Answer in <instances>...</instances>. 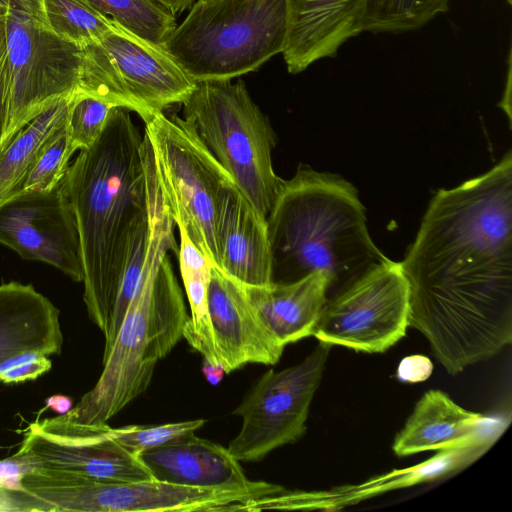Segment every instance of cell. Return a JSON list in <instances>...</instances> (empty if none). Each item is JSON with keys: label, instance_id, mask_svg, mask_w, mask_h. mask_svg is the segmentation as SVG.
<instances>
[{"label": "cell", "instance_id": "13", "mask_svg": "<svg viewBox=\"0 0 512 512\" xmlns=\"http://www.w3.org/2000/svg\"><path fill=\"white\" fill-rule=\"evenodd\" d=\"M0 244L82 282L80 239L64 178L51 190L21 193L0 205Z\"/></svg>", "mask_w": 512, "mask_h": 512}, {"label": "cell", "instance_id": "29", "mask_svg": "<svg viewBox=\"0 0 512 512\" xmlns=\"http://www.w3.org/2000/svg\"><path fill=\"white\" fill-rule=\"evenodd\" d=\"M52 367L49 356L29 351L16 354L0 363V381L4 384L35 380Z\"/></svg>", "mask_w": 512, "mask_h": 512}, {"label": "cell", "instance_id": "21", "mask_svg": "<svg viewBox=\"0 0 512 512\" xmlns=\"http://www.w3.org/2000/svg\"><path fill=\"white\" fill-rule=\"evenodd\" d=\"M178 229L180 245L177 257L191 310V316L184 326L183 337L204 360L220 365L208 312V287L212 264L192 243L186 231L182 227Z\"/></svg>", "mask_w": 512, "mask_h": 512}, {"label": "cell", "instance_id": "10", "mask_svg": "<svg viewBox=\"0 0 512 512\" xmlns=\"http://www.w3.org/2000/svg\"><path fill=\"white\" fill-rule=\"evenodd\" d=\"M331 345L323 342L300 363L265 372L233 411L241 429L227 449L239 462H255L299 440L320 384Z\"/></svg>", "mask_w": 512, "mask_h": 512}, {"label": "cell", "instance_id": "37", "mask_svg": "<svg viewBox=\"0 0 512 512\" xmlns=\"http://www.w3.org/2000/svg\"><path fill=\"white\" fill-rule=\"evenodd\" d=\"M198 1H200V0H189L190 6H192L194 3L198 2Z\"/></svg>", "mask_w": 512, "mask_h": 512}, {"label": "cell", "instance_id": "17", "mask_svg": "<svg viewBox=\"0 0 512 512\" xmlns=\"http://www.w3.org/2000/svg\"><path fill=\"white\" fill-rule=\"evenodd\" d=\"M219 269L241 284L271 283V250L266 218L234 181L222 190L216 215Z\"/></svg>", "mask_w": 512, "mask_h": 512}, {"label": "cell", "instance_id": "3", "mask_svg": "<svg viewBox=\"0 0 512 512\" xmlns=\"http://www.w3.org/2000/svg\"><path fill=\"white\" fill-rule=\"evenodd\" d=\"M266 224L271 282L322 272L327 299L392 261L371 239L356 188L306 165L282 181Z\"/></svg>", "mask_w": 512, "mask_h": 512}, {"label": "cell", "instance_id": "2", "mask_svg": "<svg viewBox=\"0 0 512 512\" xmlns=\"http://www.w3.org/2000/svg\"><path fill=\"white\" fill-rule=\"evenodd\" d=\"M130 112L114 107L100 137L79 151L64 176L80 239L83 300L104 336L131 248L149 223V143Z\"/></svg>", "mask_w": 512, "mask_h": 512}, {"label": "cell", "instance_id": "7", "mask_svg": "<svg viewBox=\"0 0 512 512\" xmlns=\"http://www.w3.org/2000/svg\"><path fill=\"white\" fill-rule=\"evenodd\" d=\"M144 122L156 180L177 227L219 268L216 215L223 188L234 181L183 117L157 113Z\"/></svg>", "mask_w": 512, "mask_h": 512}, {"label": "cell", "instance_id": "19", "mask_svg": "<svg viewBox=\"0 0 512 512\" xmlns=\"http://www.w3.org/2000/svg\"><path fill=\"white\" fill-rule=\"evenodd\" d=\"M242 285L261 321L283 346L313 335L328 298L322 272L289 283Z\"/></svg>", "mask_w": 512, "mask_h": 512}, {"label": "cell", "instance_id": "36", "mask_svg": "<svg viewBox=\"0 0 512 512\" xmlns=\"http://www.w3.org/2000/svg\"><path fill=\"white\" fill-rule=\"evenodd\" d=\"M11 0H0V16H6Z\"/></svg>", "mask_w": 512, "mask_h": 512}, {"label": "cell", "instance_id": "9", "mask_svg": "<svg viewBox=\"0 0 512 512\" xmlns=\"http://www.w3.org/2000/svg\"><path fill=\"white\" fill-rule=\"evenodd\" d=\"M6 26L11 88L0 150L41 112L78 92L82 67V48L48 27L41 0H11Z\"/></svg>", "mask_w": 512, "mask_h": 512}, {"label": "cell", "instance_id": "1", "mask_svg": "<svg viewBox=\"0 0 512 512\" xmlns=\"http://www.w3.org/2000/svg\"><path fill=\"white\" fill-rule=\"evenodd\" d=\"M409 326L452 375L512 340V153L431 199L399 262Z\"/></svg>", "mask_w": 512, "mask_h": 512}, {"label": "cell", "instance_id": "30", "mask_svg": "<svg viewBox=\"0 0 512 512\" xmlns=\"http://www.w3.org/2000/svg\"><path fill=\"white\" fill-rule=\"evenodd\" d=\"M11 88L6 16H0V138L5 128Z\"/></svg>", "mask_w": 512, "mask_h": 512}, {"label": "cell", "instance_id": "12", "mask_svg": "<svg viewBox=\"0 0 512 512\" xmlns=\"http://www.w3.org/2000/svg\"><path fill=\"white\" fill-rule=\"evenodd\" d=\"M19 451L40 469L112 482L153 479L139 456L113 439L107 424L73 423L60 414L30 423Z\"/></svg>", "mask_w": 512, "mask_h": 512}, {"label": "cell", "instance_id": "14", "mask_svg": "<svg viewBox=\"0 0 512 512\" xmlns=\"http://www.w3.org/2000/svg\"><path fill=\"white\" fill-rule=\"evenodd\" d=\"M208 312L215 347L225 374L249 363L276 364L285 348L264 325L243 285L212 266Z\"/></svg>", "mask_w": 512, "mask_h": 512}, {"label": "cell", "instance_id": "26", "mask_svg": "<svg viewBox=\"0 0 512 512\" xmlns=\"http://www.w3.org/2000/svg\"><path fill=\"white\" fill-rule=\"evenodd\" d=\"M72 156L66 121L50 137L11 197L56 187L63 180Z\"/></svg>", "mask_w": 512, "mask_h": 512}, {"label": "cell", "instance_id": "18", "mask_svg": "<svg viewBox=\"0 0 512 512\" xmlns=\"http://www.w3.org/2000/svg\"><path fill=\"white\" fill-rule=\"evenodd\" d=\"M58 308L31 284H0V363L19 353L59 354Z\"/></svg>", "mask_w": 512, "mask_h": 512}, {"label": "cell", "instance_id": "31", "mask_svg": "<svg viewBox=\"0 0 512 512\" xmlns=\"http://www.w3.org/2000/svg\"><path fill=\"white\" fill-rule=\"evenodd\" d=\"M36 469L33 460L21 451L0 460V485L21 490V478Z\"/></svg>", "mask_w": 512, "mask_h": 512}, {"label": "cell", "instance_id": "25", "mask_svg": "<svg viewBox=\"0 0 512 512\" xmlns=\"http://www.w3.org/2000/svg\"><path fill=\"white\" fill-rule=\"evenodd\" d=\"M448 10L449 0H366L364 31L415 30Z\"/></svg>", "mask_w": 512, "mask_h": 512}, {"label": "cell", "instance_id": "27", "mask_svg": "<svg viewBox=\"0 0 512 512\" xmlns=\"http://www.w3.org/2000/svg\"><path fill=\"white\" fill-rule=\"evenodd\" d=\"M115 105L97 97L76 93L69 100L67 130L70 151L91 147L100 137Z\"/></svg>", "mask_w": 512, "mask_h": 512}, {"label": "cell", "instance_id": "28", "mask_svg": "<svg viewBox=\"0 0 512 512\" xmlns=\"http://www.w3.org/2000/svg\"><path fill=\"white\" fill-rule=\"evenodd\" d=\"M205 422L204 419H196L161 425H128L111 428V436L128 451L139 455L145 450L162 446L181 436L193 433Z\"/></svg>", "mask_w": 512, "mask_h": 512}, {"label": "cell", "instance_id": "20", "mask_svg": "<svg viewBox=\"0 0 512 512\" xmlns=\"http://www.w3.org/2000/svg\"><path fill=\"white\" fill-rule=\"evenodd\" d=\"M485 416L466 410L440 390L427 391L398 432L393 451L399 457L460 448L471 442Z\"/></svg>", "mask_w": 512, "mask_h": 512}, {"label": "cell", "instance_id": "24", "mask_svg": "<svg viewBox=\"0 0 512 512\" xmlns=\"http://www.w3.org/2000/svg\"><path fill=\"white\" fill-rule=\"evenodd\" d=\"M135 35L163 45L177 26L176 18L154 0H84Z\"/></svg>", "mask_w": 512, "mask_h": 512}, {"label": "cell", "instance_id": "4", "mask_svg": "<svg viewBox=\"0 0 512 512\" xmlns=\"http://www.w3.org/2000/svg\"><path fill=\"white\" fill-rule=\"evenodd\" d=\"M147 191L149 241L143 272L114 343L103 357L98 381L74 407L60 414L67 421L106 424L148 388L157 362L183 337L189 316L167 254L178 256L176 225L155 180L148 182Z\"/></svg>", "mask_w": 512, "mask_h": 512}, {"label": "cell", "instance_id": "35", "mask_svg": "<svg viewBox=\"0 0 512 512\" xmlns=\"http://www.w3.org/2000/svg\"><path fill=\"white\" fill-rule=\"evenodd\" d=\"M154 1L175 17H176V15L181 14L185 10H189L191 7L189 0H154Z\"/></svg>", "mask_w": 512, "mask_h": 512}, {"label": "cell", "instance_id": "6", "mask_svg": "<svg viewBox=\"0 0 512 512\" xmlns=\"http://www.w3.org/2000/svg\"><path fill=\"white\" fill-rule=\"evenodd\" d=\"M183 118L265 218L283 179L272 166L276 135L268 117L238 80L196 84L182 103Z\"/></svg>", "mask_w": 512, "mask_h": 512}, {"label": "cell", "instance_id": "22", "mask_svg": "<svg viewBox=\"0 0 512 512\" xmlns=\"http://www.w3.org/2000/svg\"><path fill=\"white\" fill-rule=\"evenodd\" d=\"M70 99L41 112L0 150V205L10 198L50 137L67 121Z\"/></svg>", "mask_w": 512, "mask_h": 512}, {"label": "cell", "instance_id": "23", "mask_svg": "<svg viewBox=\"0 0 512 512\" xmlns=\"http://www.w3.org/2000/svg\"><path fill=\"white\" fill-rule=\"evenodd\" d=\"M41 8L48 27L81 48L99 40L114 24L84 0H41Z\"/></svg>", "mask_w": 512, "mask_h": 512}, {"label": "cell", "instance_id": "5", "mask_svg": "<svg viewBox=\"0 0 512 512\" xmlns=\"http://www.w3.org/2000/svg\"><path fill=\"white\" fill-rule=\"evenodd\" d=\"M286 0H200L163 43L196 83L228 81L282 53Z\"/></svg>", "mask_w": 512, "mask_h": 512}, {"label": "cell", "instance_id": "11", "mask_svg": "<svg viewBox=\"0 0 512 512\" xmlns=\"http://www.w3.org/2000/svg\"><path fill=\"white\" fill-rule=\"evenodd\" d=\"M408 326V286L399 262L391 261L327 299L312 336L331 346L382 353Z\"/></svg>", "mask_w": 512, "mask_h": 512}, {"label": "cell", "instance_id": "8", "mask_svg": "<svg viewBox=\"0 0 512 512\" xmlns=\"http://www.w3.org/2000/svg\"><path fill=\"white\" fill-rule=\"evenodd\" d=\"M196 84L162 45L116 22L99 40L82 47L77 93L127 108L143 121L182 104Z\"/></svg>", "mask_w": 512, "mask_h": 512}, {"label": "cell", "instance_id": "15", "mask_svg": "<svg viewBox=\"0 0 512 512\" xmlns=\"http://www.w3.org/2000/svg\"><path fill=\"white\" fill-rule=\"evenodd\" d=\"M153 479L192 488L245 491L258 498L285 491L282 486L249 480L227 448L193 433L139 453Z\"/></svg>", "mask_w": 512, "mask_h": 512}, {"label": "cell", "instance_id": "33", "mask_svg": "<svg viewBox=\"0 0 512 512\" xmlns=\"http://www.w3.org/2000/svg\"><path fill=\"white\" fill-rule=\"evenodd\" d=\"M58 414H65L72 408V400L64 395H54L46 399V407Z\"/></svg>", "mask_w": 512, "mask_h": 512}, {"label": "cell", "instance_id": "34", "mask_svg": "<svg viewBox=\"0 0 512 512\" xmlns=\"http://www.w3.org/2000/svg\"><path fill=\"white\" fill-rule=\"evenodd\" d=\"M202 373L211 385H217L222 380L225 371L221 365L212 364L204 360Z\"/></svg>", "mask_w": 512, "mask_h": 512}, {"label": "cell", "instance_id": "38", "mask_svg": "<svg viewBox=\"0 0 512 512\" xmlns=\"http://www.w3.org/2000/svg\"><path fill=\"white\" fill-rule=\"evenodd\" d=\"M0 489H1V487H0ZM0 512H1V511H0Z\"/></svg>", "mask_w": 512, "mask_h": 512}, {"label": "cell", "instance_id": "16", "mask_svg": "<svg viewBox=\"0 0 512 512\" xmlns=\"http://www.w3.org/2000/svg\"><path fill=\"white\" fill-rule=\"evenodd\" d=\"M286 7L282 55L291 74L334 57L347 40L364 32L366 0H286Z\"/></svg>", "mask_w": 512, "mask_h": 512}, {"label": "cell", "instance_id": "32", "mask_svg": "<svg viewBox=\"0 0 512 512\" xmlns=\"http://www.w3.org/2000/svg\"><path fill=\"white\" fill-rule=\"evenodd\" d=\"M433 371V364L429 358L421 355L405 357L397 369V377L409 383L422 382L428 379Z\"/></svg>", "mask_w": 512, "mask_h": 512}]
</instances>
